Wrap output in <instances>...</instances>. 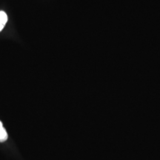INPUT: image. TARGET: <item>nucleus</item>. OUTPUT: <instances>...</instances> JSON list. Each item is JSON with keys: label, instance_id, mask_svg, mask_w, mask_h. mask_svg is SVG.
Masks as SVG:
<instances>
[{"label": "nucleus", "instance_id": "2", "mask_svg": "<svg viewBox=\"0 0 160 160\" xmlns=\"http://www.w3.org/2000/svg\"><path fill=\"white\" fill-rule=\"evenodd\" d=\"M8 22V16L6 14L5 12L0 11V22L2 23L3 25H5V24Z\"/></svg>", "mask_w": 160, "mask_h": 160}, {"label": "nucleus", "instance_id": "1", "mask_svg": "<svg viewBox=\"0 0 160 160\" xmlns=\"http://www.w3.org/2000/svg\"><path fill=\"white\" fill-rule=\"evenodd\" d=\"M8 133L6 130L3 128V125L0 121V142H3L8 139Z\"/></svg>", "mask_w": 160, "mask_h": 160}, {"label": "nucleus", "instance_id": "3", "mask_svg": "<svg viewBox=\"0 0 160 160\" xmlns=\"http://www.w3.org/2000/svg\"><path fill=\"white\" fill-rule=\"evenodd\" d=\"M4 27H5V25H3L2 23L0 22V32L2 31L3 28H4Z\"/></svg>", "mask_w": 160, "mask_h": 160}]
</instances>
